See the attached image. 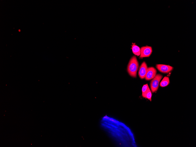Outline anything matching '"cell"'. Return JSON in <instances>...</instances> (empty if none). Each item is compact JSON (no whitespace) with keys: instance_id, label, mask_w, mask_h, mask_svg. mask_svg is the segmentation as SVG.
<instances>
[{"instance_id":"10","label":"cell","mask_w":196,"mask_h":147,"mask_svg":"<svg viewBox=\"0 0 196 147\" xmlns=\"http://www.w3.org/2000/svg\"><path fill=\"white\" fill-rule=\"evenodd\" d=\"M149 87L148 84L144 85L142 89V94H144L147 90Z\"/></svg>"},{"instance_id":"9","label":"cell","mask_w":196,"mask_h":147,"mask_svg":"<svg viewBox=\"0 0 196 147\" xmlns=\"http://www.w3.org/2000/svg\"><path fill=\"white\" fill-rule=\"evenodd\" d=\"M142 96L143 97L146 98L150 101H151L152 93L149 87L147 90L144 94H142Z\"/></svg>"},{"instance_id":"4","label":"cell","mask_w":196,"mask_h":147,"mask_svg":"<svg viewBox=\"0 0 196 147\" xmlns=\"http://www.w3.org/2000/svg\"><path fill=\"white\" fill-rule=\"evenodd\" d=\"M148 70V67L145 62H143L141 65L139 69L138 75L141 79L145 78Z\"/></svg>"},{"instance_id":"7","label":"cell","mask_w":196,"mask_h":147,"mask_svg":"<svg viewBox=\"0 0 196 147\" xmlns=\"http://www.w3.org/2000/svg\"><path fill=\"white\" fill-rule=\"evenodd\" d=\"M132 51L133 53L135 55L139 56L140 55V48L137 45L134 44L132 47Z\"/></svg>"},{"instance_id":"1","label":"cell","mask_w":196,"mask_h":147,"mask_svg":"<svg viewBox=\"0 0 196 147\" xmlns=\"http://www.w3.org/2000/svg\"><path fill=\"white\" fill-rule=\"evenodd\" d=\"M139 63L136 57L133 56L130 59L127 67V71L129 75L132 77H136Z\"/></svg>"},{"instance_id":"3","label":"cell","mask_w":196,"mask_h":147,"mask_svg":"<svg viewBox=\"0 0 196 147\" xmlns=\"http://www.w3.org/2000/svg\"><path fill=\"white\" fill-rule=\"evenodd\" d=\"M140 50L141 53L140 56V58L149 57L152 52L151 47L149 46L141 47Z\"/></svg>"},{"instance_id":"8","label":"cell","mask_w":196,"mask_h":147,"mask_svg":"<svg viewBox=\"0 0 196 147\" xmlns=\"http://www.w3.org/2000/svg\"><path fill=\"white\" fill-rule=\"evenodd\" d=\"M170 83L169 77L165 76L160 83V85L161 87H165L168 85Z\"/></svg>"},{"instance_id":"5","label":"cell","mask_w":196,"mask_h":147,"mask_svg":"<svg viewBox=\"0 0 196 147\" xmlns=\"http://www.w3.org/2000/svg\"><path fill=\"white\" fill-rule=\"evenodd\" d=\"M156 67L160 72L164 73H169L173 68L172 66L163 64H157Z\"/></svg>"},{"instance_id":"6","label":"cell","mask_w":196,"mask_h":147,"mask_svg":"<svg viewBox=\"0 0 196 147\" xmlns=\"http://www.w3.org/2000/svg\"><path fill=\"white\" fill-rule=\"evenodd\" d=\"M157 71L153 67H148L145 79L147 80H150L153 78L156 75Z\"/></svg>"},{"instance_id":"2","label":"cell","mask_w":196,"mask_h":147,"mask_svg":"<svg viewBox=\"0 0 196 147\" xmlns=\"http://www.w3.org/2000/svg\"><path fill=\"white\" fill-rule=\"evenodd\" d=\"M162 77V75L160 74H157L151 81L150 86L151 91L152 93L155 92L158 90L159 84Z\"/></svg>"}]
</instances>
